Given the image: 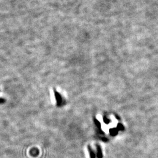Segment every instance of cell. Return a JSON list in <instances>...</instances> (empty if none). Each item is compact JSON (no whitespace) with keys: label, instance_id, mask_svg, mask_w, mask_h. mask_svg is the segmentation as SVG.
<instances>
[{"label":"cell","instance_id":"obj_1","mask_svg":"<svg viewBox=\"0 0 158 158\" xmlns=\"http://www.w3.org/2000/svg\"><path fill=\"white\" fill-rule=\"evenodd\" d=\"M110 132L111 135H112V136H115V135H117L118 133L117 128H114L110 129Z\"/></svg>","mask_w":158,"mask_h":158},{"label":"cell","instance_id":"obj_3","mask_svg":"<svg viewBox=\"0 0 158 158\" xmlns=\"http://www.w3.org/2000/svg\"><path fill=\"white\" fill-rule=\"evenodd\" d=\"M55 94H56V98H57V103L59 104L60 103V101H61V97H60V95H59L57 92H55Z\"/></svg>","mask_w":158,"mask_h":158},{"label":"cell","instance_id":"obj_6","mask_svg":"<svg viewBox=\"0 0 158 158\" xmlns=\"http://www.w3.org/2000/svg\"><path fill=\"white\" fill-rule=\"evenodd\" d=\"M104 121L105 123H106V124H109V123H110V119H107V118H104Z\"/></svg>","mask_w":158,"mask_h":158},{"label":"cell","instance_id":"obj_2","mask_svg":"<svg viewBox=\"0 0 158 158\" xmlns=\"http://www.w3.org/2000/svg\"><path fill=\"white\" fill-rule=\"evenodd\" d=\"M97 157H98V158H102L103 154H102V152H101V148H100V147L98 145L97 147Z\"/></svg>","mask_w":158,"mask_h":158},{"label":"cell","instance_id":"obj_5","mask_svg":"<svg viewBox=\"0 0 158 158\" xmlns=\"http://www.w3.org/2000/svg\"><path fill=\"white\" fill-rule=\"evenodd\" d=\"M89 150H90V156H91V158H95V154L92 151V150L90 148H89Z\"/></svg>","mask_w":158,"mask_h":158},{"label":"cell","instance_id":"obj_4","mask_svg":"<svg viewBox=\"0 0 158 158\" xmlns=\"http://www.w3.org/2000/svg\"><path fill=\"white\" fill-rule=\"evenodd\" d=\"M118 130L120 131H124V127L121 124H118L117 125V127Z\"/></svg>","mask_w":158,"mask_h":158},{"label":"cell","instance_id":"obj_7","mask_svg":"<svg viewBox=\"0 0 158 158\" xmlns=\"http://www.w3.org/2000/svg\"><path fill=\"white\" fill-rule=\"evenodd\" d=\"M94 121H95V124H96V125L98 126V127H100V122H98V121H97V120L96 119H94Z\"/></svg>","mask_w":158,"mask_h":158}]
</instances>
